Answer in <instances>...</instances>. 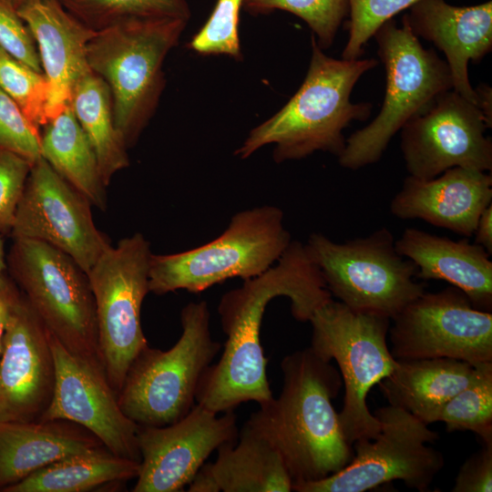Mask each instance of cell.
<instances>
[{"label": "cell", "mask_w": 492, "mask_h": 492, "mask_svg": "<svg viewBox=\"0 0 492 492\" xmlns=\"http://www.w3.org/2000/svg\"><path fill=\"white\" fill-rule=\"evenodd\" d=\"M280 296L290 300L292 316L302 323L332 299L319 268L299 241L292 240L267 271L220 298L218 312L227 339L220 358L200 380L196 404L220 414L273 397L261 327L268 303Z\"/></svg>", "instance_id": "obj_1"}, {"label": "cell", "mask_w": 492, "mask_h": 492, "mask_svg": "<svg viewBox=\"0 0 492 492\" xmlns=\"http://www.w3.org/2000/svg\"><path fill=\"white\" fill-rule=\"evenodd\" d=\"M281 369L279 395L260 404L245 425L279 452L293 485L323 479L354 456L332 404L343 386L341 374L311 347L286 355Z\"/></svg>", "instance_id": "obj_2"}, {"label": "cell", "mask_w": 492, "mask_h": 492, "mask_svg": "<svg viewBox=\"0 0 492 492\" xmlns=\"http://www.w3.org/2000/svg\"><path fill=\"white\" fill-rule=\"evenodd\" d=\"M310 66L296 93L272 117L252 128L234 155L249 158L266 145H274L276 163L307 158L316 151L337 158L345 147L343 130L372 112L369 102L353 103L352 91L374 58L335 59L326 56L312 35Z\"/></svg>", "instance_id": "obj_3"}, {"label": "cell", "mask_w": 492, "mask_h": 492, "mask_svg": "<svg viewBox=\"0 0 492 492\" xmlns=\"http://www.w3.org/2000/svg\"><path fill=\"white\" fill-rule=\"evenodd\" d=\"M188 21L129 18L97 31L87 44L92 72L108 86L114 123L128 148L151 118L165 87L164 59Z\"/></svg>", "instance_id": "obj_4"}, {"label": "cell", "mask_w": 492, "mask_h": 492, "mask_svg": "<svg viewBox=\"0 0 492 492\" xmlns=\"http://www.w3.org/2000/svg\"><path fill=\"white\" fill-rule=\"evenodd\" d=\"M292 241L282 209L264 205L241 210L208 243L178 253H152L149 292L198 293L228 279H251L272 267Z\"/></svg>", "instance_id": "obj_5"}, {"label": "cell", "mask_w": 492, "mask_h": 492, "mask_svg": "<svg viewBox=\"0 0 492 492\" xmlns=\"http://www.w3.org/2000/svg\"><path fill=\"white\" fill-rule=\"evenodd\" d=\"M180 322L177 343L166 351L143 348L118 394L121 410L139 426H164L185 416L195 405L202 374L221 348L211 336L205 301L185 305Z\"/></svg>", "instance_id": "obj_6"}, {"label": "cell", "mask_w": 492, "mask_h": 492, "mask_svg": "<svg viewBox=\"0 0 492 492\" xmlns=\"http://www.w3.org/2000/svg\"><path fill=\"white\" fill-rule=\"evenodd\" d=\"M377 54L384 66L386 87L378 115L346 138L337 158L352 170L380 160L392 138L403 126L425 109L440 94L453 89L449 67L435 49H425L402 19L393 18L374 34Z\"/></svg>", "instance_id": "obj_7"}, {"label": "cell", "mask_w": 492, "mask_h": 492, "mask_svg": "<svg viewBox=\"0 0 492 492\" xmlns=\"http://www.w3.org/2000/svg\"><path fill=\"white\" fill-rule=\"evenodd\" d=\"M309 323L310 347L321 358L334 360L339 368L344 396L338 417L345 439L353 445L361 438H373L380 422L369 410L367 395L397 364L386 341L391 319L355 312L332 298Z\"/></svg>", "instance_id": "obj_8"}, {"label": "cell", "mask_w": 492, "mask_h": 492, "mask_svg": "<svg viewBox=\"0 0 492 492\" xmlns=\"http://www.w3.org/2000/svg\"><path fill=\"white\" fill-rule=\"evenodd\" d=\"M304 244L332 296L355 312L392 319L425 292L387 227L344 242L313 232Z\"/></svg>", "instance_id": "obj_9"}, {"label": "cell", "mask_w": 492, "mask_h": 492, "mask_svg": "<svg viewBox=\"0 0 492 492\" xmlns=\"http://www.w3.org/2000/svg\"><path fill=\"white\" fill-rule=\"evenodd\" d=\"M6 272L68 351L102 363L91 286L71 257L46 242L16 238L6 254Z\"/></svg>", "instance_id": "obj_10"}, {"label": "cell", "mask_w": 492, "mask_h": 492, "mask_svg": "<svg viewBox=\"0 0 492 492\" xmlns=\"http://www.w3.org/2000/svg\"><path fill=\"white\" fill-rule=\"evenodd\" d=\"M374 415L380 422L379 432L353 443L354 456L344 467L323 479L293 485L292 491L364 492L395 480L420 492L427 490L445 466L442 453L428 446L439 434L389 404Z\"/></svg>", "instance_id": "obj_11"}, {"label": "cell", "mask_w": 492, "mask_h": 492, "mask_svg": "<svg viewBox=\"0 0 492 492\" xmlns=\"http://www.w3.org/2000/svg\"><path fill=\"white\" fill-rule=\"evenodd\" d=\"M149 242L139 232L109 246L87 273L94 296L98 346L108 380L118 394L148 344L140 313L149 289Z\"/></svg>", "instance_id": "obj_12"}, {"label": "cell", "mask_w": 492, "mask_h": 492, "mask_svg": "<svg viewBox=\"0 0 492 492\" xmlns=\"http://www.w3.org/2000/svg\"><path fill=\"white\" fill-rule=\"evenodd\" d=\"M390 351L398 361L453 358L492 362V313L475 308L459 289L425 292L391 319Z\"/></svg>", "instance_id": "obj_13"}, {"label": "cell", "mask_w": 492, "mask_h": 492, "mask_svg": "<svg viewBox=\"0 0 492 492\" xmlns=\"http://www.w3.org/2000/svg\"><path fill=\"white\" fill-rule=\"evenodd\" d=\"M485 116L454 89L440 94L401 128L400 149L409 176L430 179L459 167L492 170V139Z\"/></svg>", "instance_id": "obj_14"}, {"label": "cell", "mask_w": 492, "mask_h": 492, "mask_svg": "<svg viewBox=\"0 0 492 492\" xmlns=\"http://www.w3.org/2000/svg\"><path fill=\"white\" fill-rule=\"evenodd\" d=\"M91 206L41 157L31 166L10 236L46 242L87 273L110 246L95 225Z\"/></svg>", "instance_id": "obj_15"}, {"label": "cell", "mask_w": 492, "mask_h": 492, "mask_svg": "<svg viewBox=\"0 0 492 492\" xmlns=\"http://www.w3.org/2000/svg\"><path fill=\"white\" fill-rule=\"evenodd\" d=\"M50 343L56 384L41 420L63 419L78 424L113 454L139 462V425L121 410L102 363L68 351L51 333Z\"/></svg>", "instance_id": "obj_16"}, {"label": "cell", "mask_w": 492, "mask_h": 492, "mask_svg": "<svg viewBox=\"0 0 492 492\" xmlns=\"http://www.w3.org/2000/svg\"><path fill=\"white\" fill-rule=\"evenodd\" d=\"M238 436L233 411L219 415L198 404L173 424L139 426V469L132 491H182L213 451Z\"/></svg>", "instance_id": "obj_17"}, {"label": "cell", "mask_w": 492, "mask_h": 492, "mask_svg": "<svg viewBox=\"0 0 492 492\" xmlns=\"http://www.w3.org/2000/svg\"><path fill=\"white\" fill-rule=\"evenodd\" d=\"M0 421L41 420L55 389L56 368L50 332L20 293L2 340Z\"/></svg>", "instance_id": "obj_18"}, {"label": "cell", "mask_w": 492, "mask_h": 492, "mask_svg": "<svg viewBox=\"0 0 492 492\" xmlns=\"http://www.w3.org/2000/svg\"><path fill=\"white\" fill-rule=\"evenodd\" d=\"M29 28L48 85L47 122L71 105L78 81L92 72L87 44L97 31L87 27L58 0H26L17 10Z\"/></svg>", "instance_id": "obj_19"}, {"label": "cell", "mask_w": 492, "mask_h": 492, "mask_svg": "<svg viewBox=\"0 0 492 492\" xmlns=\"http://www.w3.org/2000/svg\"><path fill=\"white\" fill-rule=\"evenodd\" d=\"M491 203V173L456 167L430 179L405 178L390 211L398 219L422 220L467 238Z\"/></svg>", "instance_id": "obj_20"}, {"label": "cell", "mask_w": 492, "mask_h": 492, "mask_svg": "<svg viewBox=\"0 0 492 492\" xmlns=\"http://www.w3.org/2000/svg\"><path fill=\"white\" fill-rule=\"evenodd\" d=\"M409 9L404 19L413 34L445 54L453 89L476 105L468 63H479L492 50V2L459 7L445 0H419Z\"/></svg>", "instance_id": "obj_21"}, {"label": "cell", "mask_w": 492, "mask_h": 492, "mask_svg": "<svg viewBox=\"0 0 492 492\" xmlns=\"http://www.w3.org/2000/svg\"><path fill=\"white\" fill-rule=\"evenodd\" d=\"M395 247L415 265L416 278L445 281L462 291L475 308L492 312V261L484 247L416 228H406Z\"/></svg>", "instance_id": "obj_22"}, {"label": "cell", "mask_w": 492, "mask_h": 492, "mask_svg": "<svg viewBox=\"0 0 492 492\" xmlns=\"http://www.w3.org/2000/svg\"><path fill=\"white\" fill-rule=\"evenodd\" d=\"M102 447L96 436L71 421H0V492L53 462Z\"/></svg>", "instance_id": "obj_23"}, {"label": "cell", "mask_w": 492, "mask_h": 492, "mask_svg": "<svg viewBox=\"0 0 492 492\" xmlns=\"http://www.w3.org/2000/svg\"><path fill=\"white\" fill-rule=\"evenodd\" d=\"M236 442L220 446L204 464L190 492H290L292 479L279 452L244 424Z\"/></svg>", "instance_id": "obj_24"}, {"label": "cell", "mask_w": 492, "mask_h": 492, "mask_svg": "<svg viewBox=\"0 0 492 492\" xmlns=\"http://www.w3.org/2000/svg\"><path fill=\"white\" fill-rule=\"evenodd\" d=\"M476 373V364L453 358L397 360L379 386L389 405L429 425L437 422L444 405L465 388Z\"/></svg>", "instance_id": "obj_25"}, {"label": "cell", "mask_w": 492, "mask_h": 492, "mask_svg": "<svg viewBox=\"0 0 492 492\" xmlns=\"http://www.w3.org/2000/svg\"><path fill=\"white\" fill-rule=\"evenodd\" d=\"M41 157L91 205L106 210V186L96 155L71 105L45 125Z\"/></svg>", "instance_id": "obj_26"}, {"label": "cell", "mask_w": 492, "mask_h": 492, "mask_svg": "<svg viewBox=\"0 0 492 492\" xmlns=\"http://www.w3.org/2000/svg\"><path fill=\"white\" fill-rule=\"evenodd\" d=\"M138 469V461L102 447L53 462L4 492H86L137 478Z\"/></svg>", "instance_id": "obj_27"}, {"label": "cell", "mask_w": 492, "mask_h": 492, "mask_svg": "<svg viewBox=\"0 0 492 492\" xmlns=\"http://www.w3.org/2000/svg\"><path fill=\"white\" fill-rule=\"evenodd\" d=\"M71 106L107 187L118 171L129 165L128 147L115 127L108 86L94 72L88 73L76 85Z\"/></svg>", "instance_id": "obj_28"}, {"label": "cell", "mask_w": 492, "mask_h": 492, "mask_svg": "<svg viewBox=\"0 0 492 492\" xmlns=\"http://www.w3.org/2000/svg\"><path fill=\"white\" fill-rule=\"evenodd\" d=\"M472 381L442 407L437 422L448 432L470 431L492 444V362L476 364Z\"/></svg>", "instance_id": "obj_29"}, {"label": "cell", "mask_w": 492, "mask_h": 492, "mask_svg": "<svg viewBox=\"0 0 492 492\" xmlns=\"http://www.w3.org/2000/svg\"><path fill=\"white\" fill-rule=\"evenodd\" d=\"M63 7L94 31L129 18L174 17L189 21L186 0H58Z\"/></svg>", "instance_id": "obj_30"}, {"label": "cell", "mask_w": 492, "mask_h": 492, "mask_svg": "<svg viewBox=\"0 0 492 492\" xmlns=\"http://www.w3.org/2000/svg\"><path fill=\"white\" fill-rule=\"evenodd\" d=\"M242 7L255 15L275 10L297 15L312 29L323 50L331 47L340 26L349 15L348 0H243Z\"/></svg>", "instance_id": "obj_31"}, {"label": "cell", "mask_w": 492, "mask_h": 492, "mask_svg": "<svg viewBox=\"0 0 492 492\" xmlns=\"http://www.w3.org/2000/svg\"><path fill=\"white\" fill-rule=\"evenodd\" d=\"M0 88L36 128L47 123L48 85L43 73L17 60L0 47Z\"/></svg>", "instance_id": "obj_32"}, {"label": "cell", "mask_w": 492, "mask_h": 492, "mask_svg": "<svg viewBox=\"0 0 492 492\" xmlns=\"http://www.w3.org/2000/svg\"><path fill=\"white\" fill-rule=\"evenodd\" d=\"M242 3L243 0H217L210 17L189 43V48L200 55H226L241 59L239 24Z\"/></svg>", "instance_id": "obj_33"}, {"label": "cell", "mask_w": 492, "mask_h": 492, "mask_svg": "<svg viewBox=\"0 0 492 492\" xmlns=\"http://www.w3.org/2000/svg\"><path fill=\"white\" fill-rule=\"evenodd\" d=\"M419 0H348L350 20L348 40L342 58L358 59L363 47L375 31L401 11L410 8Z\"/></svg>", "instance_id": "obj_34"}, {"label": "cell", "mask_w": 492, "mask_h": 492, "mask_svg": "<svg viewBox=\"0 0 492 492\" xmlns=\"http://www.w3.org/2000/svg\"><path fill=\"white\" fill-rule=\"evenodd\" d=\"M0 149L31 164L41 158V135L18 106L0 88Z\"/></svg>", "instance_id": "obj_35"}, {"label": "cell", "mask_w": 492, "mask_h": 492, "mask_svg": "<svg viewBox=\"0 0 492 492\" xmlns=\"http://www.w3.org/2000/svg\"><path fill=\"white\" fill-rule=\"evenodd\" d=\"M32 164L0 149V234L10 235Z\"/></svg>", "instance_id": "obj_36"}, {"label": "cell", "mask_w": 492, "mask_h": 492, "mask_svg": "<svg viewBox=\"0 0 492 492\" xmlns=\"http://www.w3.org/2000/svg\"><path fill=\"white\" fill-rule=\"evenodd\" d=\"M0 47L34 70L42 73L33 36L17 11L0 0Z\"/></svg>", "instance_id": "obj_37"}, {"label": "cell", "mask_w": 492, "mask_h": 492, "mask_svg": "<svg viewBox=\"0 0 492 492\" xmlns=\"http://www.w3.org/2000/svg\"><path fill=\"white\" fill-rule=\"evenodd\" d=\"M453 492L492 491V444H482L461 466Z\"/></svg>", "instance_id": "obj_38"}, {"label": "cell", "mask_w": 492, "mask_h": 492, "mask_svg": "<svg viewBox=\"0 0 492 492\" xmlns=\"http://www.w3.org/2000/svg\"><path fill=\"white\" fill-rule=\"evenodd\" d=\"M21 292L7 272L0 275V352L11 309Z\"/></svg>", "instance_id": "obj_39"}, {"label": "cell", "mask_w": 492, "mask_h": 492, "mask_svg": "<svg viewBox=\"0 0 492 492\" xmlns=\"http://www.w3.org/2000/svg\"><path fill=\"white\" fill-rule=\"evenodd\" d=\"M474 242L484 247L492 254V203L489 204L479 216L477 227L473 233Z\"/></svg>", "instance_id": "obj_40"}, {"label": "cell", "mask_w": 492, "mask_h": 492, "mask_svg": "<svg viewBox=\"0 0 492 492\" xmlns=\"http://www.w3.org/2000/svg\"><path fill=\"white\" fill-rule=\"evenodd\" d=\"M477 94V107L485 116L487 122L491 128L492 127V89L485 84L480 83L475 88Z\"/></svg>", "instance_id": "obj_41"}, {"label": "cell", "mask_w": 492, "mask_h": 492, "mask_svg": "<svg viewBox=\"0 0 492 492\" xmlns=\"http://www.w3.org/2000/svg\"><path fill=\"white\" fill-rule=\"evenodd\" d=\"M3 235L0 234V275L6 272V254L5 251V242Z\"/></svg>", "instance_id": "obj_42"}, {"label": "cell", "mask_w": 492, "mask_h": 492, "mask_svg": "<svg viewBox=\"0 0 492 492\" xmlns=\"http://www.w3.org/2000/svg\"><path fill=\"white\" fill-rule=\"evenodd\" d=\"M15 10H17L26 0H2Z\"/></svg>", "instance_id": "obj_43"}]
</instances>
